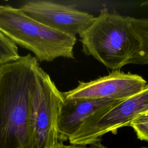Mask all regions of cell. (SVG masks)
Here are the masks:
<instances>
[{"mask_svg":"<svg viewBox=\"0 0 148 148\" xmlns=\"http://www.w3.org/2000/svg\"><path fill=\"white\" fill-rule=\"evenodd\" d=\"M40 67L30 54L0 66V148H31L32 93Z\"/></svg>","mask_w":148,"mask_h":148,"instance_id":"1","label":"cell"},{"mask_svg":"<svg viewBox=\"0 0 148 148\" xmlns=\"http://www.w3.org/2000/svg\"><path fill=\"white\" fill-rule=\"evenodd\" d=\"M80 37L84 53L112 71L127 65L140 46L128 17L106 8L101 10Z\"/></svg>","mask_w":148,"mask_h":148,"instance_id":"2","label":"cell"},{"mask_svg":"<svg viewBox=\"0 0 148 148\" xmlns=\"http://www.w3.org/2000/svg\"><path fill=\"white\" fill-rule=\"evenodd\" d=\"M0 31L16 45L32 51L39 61L59 57L74 59L76 36L51 28L20 8L0 5Z\"/></svg>","mask_w":148,"mask_h":148,"instance_id":"3","label":"cell"},{"mask_svg":"<svg viewBox=\"0 0 148 148\" xmlns=\"http://www.w3.org/2000/svg\"><path fill=\"white\" fill-rule=\"evenodd\" d=\"M148 112V84L138 94L101 109L87 119L69 138L70 144L88 145L101 142L109 132L116 133Z\"/></svg>","mask_w":148,"mask_h":148,"instance_id":"4","label":"cell"},{"mask_svg":"<svg viewBox=\"0 0 148 148\" xmlns=\"http://www.w3.org/2000/svg\"><path fill=\"white\" fill-rule=\"evenodd\" d=\"M63 99L62 92L40 67L32 93L31 148H53L58 142L57 118Z\"/></svg>","mask_w":148,"mask_h":148,"instance_id":"5","label":"cell"},{"mask_svg":"<svg viewBox=\"0 0 148 148\" xmlns=\"http://www.w3.org/2000/svg\"><path fill=\"white\" fill-rule=\"evenodd\" d=\"M147 82L140 75L120 70L89 82H79L73 90L62 92L64 100L108 99H126L141 91Z\"/></svg>","mask_w":148,"mask_h":148,"instance_id":"6","label":"cell"},{"mask_svg":"<svg viewBox=\"0 0 148 148\" xmlns=\"http://www.w3.org/2000/svg\"><path fill=\"white\" fill-rule=\"evenodd\" d=\"M31 18L57 31L81 36L95 17L68 5L49 0H30L19 8Z\"/></svg>","mask_w":148,"mask_h":148,"instance_id":"7","label":"cell"},{"mask_svg":"<svg viewBox=\"0 0 148 148\" xmlns=\"http://www.w3.org/2000/svg\"><path fill=\"white\" fill-rule=\"evenodd\" d=\"M119 101L108 99H63L60 106L57 118L58 142L64 143L68 140L90 116Z\"/></svg>","mask_w":148,"mask_h":148,"instance_id":"8","label":"cell"},{"mask_svg":"<svg viewBox=\"0 0 148 148\" xmlns=\"http://www.w3.org/2000/svg\"><path fill=\"white\" fill-rule=\"evenodd\" d=\"M128 19L140 46L127 64L148 65V18L128 17Z\"/></svg>","mask_w":148,"mask_h":148,"instance_id":"9","label":"cell"},{"mask_svg":"<svg viewBox=\"0 0 148 148\" xmlns=\"http://www.w3.org/2000/svg\"><path fill=\"white\" fill-rule=\"evenodd\" d=\"M17 46L0 31V66L20 58Z\"/></svg>","mask_w":148,"mask_h":148,"instance_id":"10","label":"cell"},{"mask_svg":"<svg viewBox=\"0 0 148 148\" xmlns=\"http://www.w3.org/2000/svg\"><path fill=\"white\" fill-rule=\"evenodd\" d=\"M130 127L133 128L139 139L148 142V120L135 119L131 123Z\"/></svg>","mask_w":148,"mask_h":148,"instance_id":"11","label":"cell"},{"mask_svg":"<svg viewBox=\"0 0 148 148\" xmlns=\"http://www.w3.org/2000/svg\"><path fill=\"white\" fill-rule=\"evenodd\" d=\"M53 148H107L101 142L88 145H66L63 142H58Z\"/></svg>","mask_w":148,"mask_h":148,"instance_id":"12","label":"cell"},{"mask_svg":"<svg viewBox=\"0 0 148 148\" xmlns=\"http://www.w3.org/2000/svg\"><path fill=\"white\" fill-rule=\"evenodd\" d=\"M142 148H148V147H143Z\"/></svg>","mask_w":148,"mask_h":148,"instance_id":"13","label":"cell"}]
</instances>
